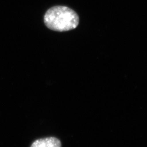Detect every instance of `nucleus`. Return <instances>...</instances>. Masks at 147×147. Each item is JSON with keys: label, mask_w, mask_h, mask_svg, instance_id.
<instances>
[{"label": "nucleus", "mask_w": 147, "mask_h": 147, "mask_svg": "<svg viewBox=\"0 0 147 147\" xmlns=\"http://www.w3.org/2000/svg\"><path fill=\"white\" fill-rule=\"evenodd\" d=\"M30 147H62V143L57 138L49 137L36 140Z\"/></svg>", "instance_id": "nucleus-2"}, {"label": "nucleus", "mask_w": 147, "mask_h": 147, "mask_svg": "<svg viewBox=\"0 0 147 147\" xmlns=\"http://www.w3.org/2000/svg\"><path fill=\"white\" fill-rule=\"evenodd\" d=\"M48 28L55 31H68L76 28L79 23L78 14L66 6H55L47 10L44 17Z\"/></svg>", "instance_id": "nucleus-1"}]
</instances>
